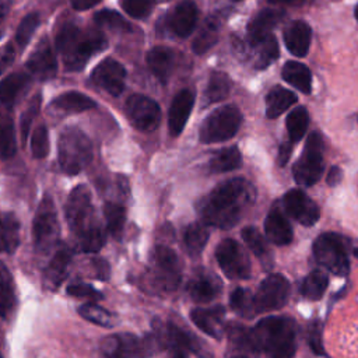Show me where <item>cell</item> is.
<instances>
[{
	"label": "cell",
	"mask_w": 358,
	"mask_h": 358,
	"mask_svg": "<svg viewBox=\"0 0 358 358\" xmlns=\"http://www.w3.org/2000/svg\"><path fill=\"white\" fill-rule=\"evenodd\" d=\"M323 166V140L317 131H313L309 134L303 152L294 165V179L301 186H312L320 179Z\"/></svg>",
	"instance_id": "obj_9"
},
{
	"label": "cell",
	"mask_w": 358,
	"mask_h": 358,
	"mask_svg": "<svg viewBox=\"0 0 358 358\" xmlns=\"http://www.w3.org/2000/svg\"><path fill=\"white\" fill-rule=\"evenodd\" d=\"M285 211L305 227H312L319 220V208L316 203L299 189H291L284 196Z\"/></svg>",
	"instance_id": "obj_15"
},
{
	"label": "cell",
	"mask_w": 358,
	"mask_h": 358,
	"mask_svg": "<svg viewBox=\"0 0 358 358\" xmlns=\"http://www.w3.org/2000/svg\"><path fill=\"white\" fill-rule=\"evenodd\" d=\"M249 352H263L274 358L292 357L296 350V326L288 317L268 316L248 333Z\"/></svg>",
	"instance_id": "obj_3"
},
{
	"label": "cell",
	"mask_w": 358,
	"mask_h": 358,
	"mask_svg": "<svg viewBox=\"0 0 358 358\" xmlns=\"http://www.w3.org/2000/svg\"><path fill=\"white\" fill-rule=\"evenodd\" d=\"M14 57H15V49L13 43H7L0 49V74L8 66H11V63L14 62Z\"/></svg>",
	"instance_id": "obj_54"
},
{
	"label": "cell",
	"mask_w": 358,
	"mask_h": 358,
	"mask_svg": "<svg viewBox=\"0 0 358 358\" xmlns=\"http://www.w3.org/2000/svg\"><path fill=\"white\" fill-rule=\"evenodd\" d=\"M231 87H232L231 78L225 73L214 71V73H211V76L208 78V84H207L204 96L208 103L224 101L229 95Z\"/></svg>",
	"instance_id": "obj_37"
},
{
	"label": "cell",
	"mask_w": 358,
	"mask_h": 358,
	"mask_svg": "<svg viewBox=\"0 0 358 358\" xmlns=\"http://www.w3.org/2000/svg\"><path fill=\"white\" fill-rule=\"evenodd\" d=\"M218 39V24L214 20L204 22L203 28L199 31L196 39L193 41V50L197 55L207 52Z\"/></svg>",
	"instance_id": "obj_45"
},
{
	"label": "cell",
	"mask_w": 358,
	"mask_h": 358,
	"mask_svg": "<svg viewBox=\"0 0 358 358\" xmlns=\"http://www.w3.org/2000/svg\"><path fill=\"white\" fill-rule=\"evenodd\" d=\"M101 350L108 357H134L143 354L140 341L131 334H116L102 341Z\"/></svg>",
	"instance_id": "obj_25"
},
{
	"label": "cell",
	"mask_w": 358,
	"mask_h": 358,
	"mask_svg": "<svg viewBox=\"0 0 358 358\" xmlns=\"http://www.w3.org/2000/svg\"><path fill=\"white\" fill-rule=\"evenodd\" d=\"M253 48L257 49L256 52V62L255 66L257 69H266L278 57V45L275 38L270 34L262 42L255 45Z\"/></svg>",
	"instance_id": "obj_44"
},
{
	"label": "cell",
	"mask_w": 358,
	"mask_h": 358,
	"mask_svg": "<svg viewBox=\"0 0 358 358\" xmlns=\"http://www.w3.org/2000/svg\"><path fill=\"white\" fill-rule=\"evenodd\" d=\"M231 308L243 317H253L256 312L255 298L246 288H236L229 298Z\"/></svg>",
	"instance_id": "obj_43"
},
{
	"label": "cell",
	"mask_w": 358,
	"mask_h": 358,
	"mask_svg": "<svg viewBox=\"0 0 358 358\" xmlns=\"http://www.w3.org/2000/svg\"><path fill=\"white\" fill-rule=\"evenodd\" d=\"M208 241V229L207 224L192 222L183 231V242L187 252L192 256H197L204 249Z\"/></svg>",
	"instance_id": "obj_36"
},
{
	"label": "cell",
	"mask_w": 358,
	"mask_h": 358,
	"mask_svg": "<svg viewBox=\"0 0 358 358\" xmlns=\"http://www.w3.org/2000/svg\"><path fill=\"white\" fill-rule=\"evenodd\" d=\"M242 115L234 105H225L213 110L201 123L199 137L201 143L213 144L232 138L241 127Z\"/></svg>",
	"instance_id": "obj_5"
},
{
	"label": "cell",
	"mask_w": 358,
	"mask_h": 358,
	"mask_svg": "<svg viewBox=\"0 0 358 358\" xmlns=\"http://www.w3.org/2000/svg\"><path fill=\"white\" fill-rule=\"evenodd\" d=\"M31 77L24 73H13L0 81V102L11 108L18 96L29 87Z\"/></svg>",
	"instance_id": "obj_28"
},
{
	"label": "cell",
	"mask_w": 358,
	"mask_h": 358,
	"mask_svg": "<svg viewBox=\"0 0 358 358\" xmlns=\"http://www.w3.org/2000/svg\"><path fill=\"white\" fill-rule=\"evenodd\" d=\"M187 292L194 302L206 303L220 294V282L210 273H199L187 284Z\"/></svg>",
	"instance_id": "obj_26"
},
{
	"label": "cell",
	"mask_w": 358,
	"mask_h": 358,
	"mask_svg": "<svg viewBox=\"0 0 358 358\" xmlns=\"http://www.w3.org/2000/svg\"><path fill=\"white\" fill-rule=\"evenodd\" d=\"M15 154V133L10 117L0 122V158L7 159Z\"/></svg>",
	"instance_id": "obj_47"
},
{
	"label": "cell",
	"mask_w": 358,
	"mask_h": 358,
	"mask_svg": "<svg viewBox=\"0 0 358 358\" xmlns=\"http://www.w3.org/2000/svg\"><path fill=\"white\" fill-rule=\"evenodd\" d=\"M41 101H42L41 94H36L35 96H32L31 101L28 102L25 110L21 115V137H22V143L27 141V137H28L29 130H31V124H32L34 119L36 117V115L39 112Z\"/></svg>",
	"instance_id": "obj_50"
},
{
	"label": "cell",
	"mask_w": 358,
	"mask_h": 358,
	"mask_svg": "<svg viewBox=\"0 0 358 358\" xmlns=\"http://www.w3.org/2000/svg\"><path fill=\"white\" fill-rule=\"evenodd\" d=\"M101 0H70L71 6L78 10V11H84L88 8H92L94 6H96Z\"/></svg>",
	"instance_id": "obj_58"
},
{
	"label": "cell",
	"mask_w": 358,
	"mask_h": 358,
	"mask_svg": "<svg viewBox=\"0 0 358 358\" xmlns=\"http://www.w3.org/2000/svg\"><path fill=\"white\" fill-rule=\"evenodd\" d=\"M31 151H32L34 158L42 159V158L48 157V154H49V133H48L46 126L41 124L34 130L32 138H31Z\"/></svg>",
	"instance_id": "obj_49"
},
{
	"label": "cell",
	"mask_w": 358,
	"mask_h": 358,
	"mask_svg": "<svg viewBox=\"0 0 358 358\" xmlns=\"http://www.w3.org/2000/svg\"><path fill=\"white\" fill-rule=\"evenodd\" d=\"M11 8V0H0V22L6 18Z\"/></svg>",
	"instance_id": "obj_59"
},
{
	"label": "cell",
	"mask_w": 358,
	"mask_h": 358,
	"mask_svg": "<svg viewBox=\"0 0 358 358\" xmlns=\"http://www.w3.org/2000/svg\"><path fill=\"white\" fill-rule=\"evenodd\" d=\"M224 315L225 310L222 306L208 309L197 308L190 312V319L203 333L218 338L224 331Z\"/></svg>",
	"instance_id": "obj_21"
},
{
	"label": "cell",
	"mask_w": 358,
	"mask_h": 358,
	"mask_svg": "<svg viewBox=\"0 0 358 358\" xmlns=\"http://www.w3.org/2000/svg\"><path fill=\"white\" fill-rule=\"evenodd\" d=\"M264 232L266 236L278 246H285L292 241V228L288 222V220L284 217V214L273 208L268 211L266 220H264Z\"/></svg>",
	"instance_id": "obj_24"
},
{
	"label": "cell",
	"mask_w": 358,
	"mask_h": 358,
	"mask_svg": "<svg viewBox=\"0 0 358 358\" xmlns=\"http://www.w3.org/2000/svg\"><path fill=\"white\" fill-rule=\"evenodd\" d=\"M76 246L80 252L84 253H95L101 250V248L105 245L106 236L103 229L96 224L77 235H74Z\"/></svg>",
	"instance_id": "obj_38"
},
{
	"label": "cell",
	"mask_w": 358,
	"mask_h": 358,
	"mask_svg": "<svg viewBox=\"0 0 358 358\" xmlns=\"http://www.w3.org/2000/svg\"><path fill=\"white\" fill-rule=\"evenodd\" d=\"M329 280L327 275L324 273H322L320 270H315L312 273H309L305 280L301 284V294L310 299V301H317L323 296L326 288H327Z\"/></svg>",
	"instance_id": "obj_39"
},
{
	"label": "cell",
	"mask_w": 358,
	"mask_h": 358,
	"mask_svg": "<svg viewBox=\"0 0 358 358\" xmlns=\"http://www.w3.org/2000/svg\"><path fill=\"white\" fill-rule=\"evenodd\" d=\"M289 295V282L281 274H270L266 277L253 295L257 313L270 312L282 308Z\"/></svg>",
	"instance_id": "obj_12"
},
{
	"label": "cell",
	"mask_w": 358,
	"mask_h": 358,
	"mask_svg": "<svg viewBox=\"0 0 358 358\" xmlns=\"http://www.w3.org/2000/svg\"><path fill=\"white\" fill-rule=\"evenodd\" d=\"M67 294L77 296V298H85L88 301H99L103 298V295L96 291L94 287L88 285V284H73L70 287H67Z\"/></svg>",
	"instance_id": "obj_52"
},
{
	"label": "cell",
	"mask_w": 358,
	"mask_h": 358,
	"mask_svg": "<svg viewBox=\"0 0 358 358\" xmlns=\"http://www.w3.org/2000/svg\"><path fill=\"white\" fill-rule=\"evenodd\" d=\"M215 257L227 277L234 280H246L250 277V262L236 241H221L215 249Z\"/></svg>",
	"instance_id": "obj_11"
},
{
	"label": "cell",
	"mask_w": 358,
	"mask_h": 358,
	"mask_svg": "<svg viewBox=\"0 0 358 358\" xmlns=\"http://www.w3.org/2000/svg\"><path fill=\"white\" fill-rule=\"evenodd\" d=\"M151 282L155 288L166 292L175 291L182 280L180 264L176 253L165 246H155L151 257V271H150Z\"/></svg>",
	"instance_id": "obj_7"
},
{
	"label": "cell",
	"mask_w": 358,
	"mask_h": 358,
	"mask_svg": "<svg viewBox=\"0 0 358 358\" xmlns=\"http://www.w3.org/2000/svg\"><path fill=\"white\" fill-rule=\"evenodd\" d=\"M39 22H41L39 13H29L21 20L15 32V42L21 49H24L29 43Z\"/></svg>",
	"instance_id": "obj_48"
},
{
	"label": "cell",
	"mask_w": 358,
	"mask_h": 358,
	"mask_svg": "<svg viewBox=\"0 0 358 358\" xmlns=\"http://www.w3.org/2000/svg\"><path fill=\"white\" fill-rule=\"evenodd\" d=\"M313 256L316 262L334 275H347L350 271V260L345 245L340 235L324 232L316 238L313 243Z\"/></svg>",
	"instance_id": "obj_6"
},
{
	"label": "cell",
	"mask_w": 358,
	"mask_h": 358,
	"mask_svg": "<svg viewBox=\"0 0 358 358\" xmlns=\"http://www.w3.org/2000/svg\"><path fill=\"white\" fill-rule=\"evenodd\" d=\"M155 334L162 348L175 357H187L194 352V344L190 336L173 323L155 326Z\"/></svg>",
	"instance_id": "obj_16"
},
{
	"label": "cell",
	"mask_w": 358,
	"mask_h": 358,
	"mask_svg": "<svg viewBox=\"0 0 358 358\" xmlns=\"http://www.w3.org/2000/svg\"><path fill=\"white\" fill-rule=\"evenodd\" d=\"M91 80L95 85L106 91L108 94L117 96L124 88L126 69L115 59L102 60L92 71Z\"/></svg>",
	"instance_id": "obj_14"
},
{
	"label": "cell",
	"mask_w": 358,
	"mask_h": 358,
	"mask_svg": "<svg viewBox=\"0 0 358 358\" xmlns=\"http://www.w3.org/2000/svg\"><path fill=\"white\" fill-rule=\"evenodd\" d=\"M157 1H168V0H157Z\"/></svg>",
	"instance_id": "obj_62"
},
{
	"label": "cell",
	"mask_w": 358,
	"mask_h": 358,
	"mask_svg": "<svg viewBox=\"0 0 358 358\" xmlns=\"http://www.w3.org/2000/svg\"><path fill=\"white\" fill-rule=\"evenodd\" d=\"M64 211L73 235L98 224L94 218L91 192L85 185H78L70 192Z\"/></svg>",
	"instance_id": "obj_10"
},
{
	"label": "cell",
	"mask_w": 358,
	"mask_h": 358,
	"mask_svg": "<svg viewBox=\"0 0 358 358\" xmlns=\"http://www.w3.org/2000/svg\"><path fill=\"white\" fill-rule=\"evenodd\" d=\"M197 15H199V11L193 1L185 0L179 3L169 20L171 31L179 38L189 36L196 27Z\"/></svg>",
	"instance_id": "obj_22"
},
{
	"label": "cell",
	"mask_w": 358,
	"mask_h": 358,
	"mask_svg": "<svg viewBox=\"0 0 358 358\" xmlns=\"http://www.w3.org/2000/svg\"><path fill=\"white\" fill-rule=\"evenodd\" d=\"M354 14H355V18H357V21H358V4H357V7H355V11H354Z\"/></svg>",
	"instance_id": "obj_61"
},
{
	"label": "cell",
	"mask_w": 358,
	"mask_h": 358,
	"mask_svg": "<svg viewBox=\"0 0 358 358\" xmlns=\"http://www.w3.org/2000/svg\"><path fill=\"white\" fill-rule=\"evenodd\" d=\"M255 200L253 186L243 178H234L218 185L199 206L204 224L228 229L242 217Z\"/></svg>",
	"instance_id": "obj_1"
},
{
	"label": "cell",
	"mask_w": 358,
	"mask_h": 358,
	"mask_svg": "<svg viewBox=\"0 0 358 358\" xmlns=\"http://www.w3.org/2000/svg\"><path fill=\"white\" fill-rule=\"evenodd\" d=\"M103 214H105L106 227H108L109 234L115 238H119L123 232L124 222H126L124 207L117 203H113V201H106L103 206Z\"/></svg>",
	"instance_id": "obj_41"
},
{
	"label": "cell",
	"mask_w": 358,
	"mask_h": 358,
	"mask_svg": "<svg viewBox=\"0 0 358 358\" xmlns=\"http://www.w3.org/2000/svg\"><path fill=\"white\" fill-rule=\"evenodd\" d=\"M78 313L88 322H92L98 326L103 327H112L116 323V317L109 310L98 306L96 303H84L78 308Z\"/></svg>",
	"instance_id": "obj_42"
},
{
	"label": "cell",
	"mask_w": 358,
	"mask_h": 358,
	"mask_svg": "<svg viewBox=\"0 0 358 358\" xmlns=\"http://www.w3.org/2000/svg\"><path fill=\"white\" fill-rule=\"evenodd\" d=\"M15 291L13 278L7 268L0 263V317L8 319L15 308Z\"/></svg>",
	"instance_id": "obj_34"
},
{
	"label": "cell",
	"mask_w": 358,
	"mask_h": 358,
	"mask_svg": "<svg viewBox=\"0 0 358 358\" xmlns=\"http://www.w3.org/2000/svg\"><path fill=\"white\" fill-rule=\"evenodd\" d=\"M92 159V144L77 127H67L59 137V164L64 173H80Z\"/></svg>",
	"instance_id": "obj_4"
},
{
	"label": "cell",
	"mask_w": 358,
	"mask_h": 358,
	"mask_svg": "<svg viewBox=\"0 0 358 358\" xmlns=\"http://www.w3.org/2000/svg\"><path fill=\"white\" fill-rule=\"evenodd\" d=\"M242 239L248 245V248L253 252V255L266 266L270 267L273 264L271 255L268 246L260 234V231L255 227H246L242 229Z\"/></svg>",
	"instance_id": "obj_33"
},
{
	"label": "cell",
	"mask_w": 358,
	"mask_h": 358,
	"mask_svg": "<svg viewBox=\"0 0 358 358\" xmlns=\"http://www.w3.org/2000/svg\"><path fill=\"white\" fill-rule=\"evenodd\" d=\"M242 165V155L236 147H228L218 151L208 162V169L213 173H224L234 171Z\"/></svg>",
	"instance_id": "obj_35"
},
{
	"label": "cell",
	"mask_w": 358,
	"mask_h": 358,
	"mask_svg": "<svg viewBox=\"0 0 358 358\" xmlns=\"http://www.w3.org/2000/svg\"><path fill=\"white\" fill-rule=\"evenodd\" d=\"M147 64L161 83H166L173 67V52L165 46H155L147 53Z\"/></svg>",
	"instance_id": "obj_27"
},
{
	"label": "cell",
	"mask_w": 358,
	"mask_h": 358,
	"mask_svg": "<svg viewBox=\"0 0 358 358\" xmlns=\"http://www.w3.org/2000/svg\"><path fill=\"white\" fill-rule=\"evenodd\" d=\"M52 105L64 112H83L96 106L92 98L77 91H69V92L60 94L53 99Z\"/></svg>",
	"instance_id": "obj_32"
},
{
	"label": "cell",
	"mask_w": 358,
	"mask_h": 358,
	"mask_svg": "<svg viewBox=\"0 0 358 358\" xmlns=\"http://www.w3.org/2000/svg\"><path fill=\"white\" fill-rule=\"evenodd\" d=\"M28 71L38 80H50L57 71L56 56L48 38H42L27 60Z\"/></svg>",
	"instance_id": "obj_17"
},
{
	"label": "cell",
	"mask_w": 358,
	"mask_h": 358,
	"mask_svg": "<svg viewBox=\"0 0 358 358\" xmlns=\"http://www.w3.org/2000/svg\"><path fill=\"white\" fill-rule=\"evenodd\" d=\"M312 31L310 27L303 21L291 22L284 31V42L289 53L296 57H303L310 46Z\"/></svg>",
	"instance_id": "obj_23"
},
{
	"label": "cell",
	"mask_w": 358,
	"mask_h": 358,
	"mask_svg": "<svg viewBox=\"0 0 358 358\" xmlns=\"http://www.w3.org/2000/svg\"><path fill=\"white\" fill-rule=\"evenodd\" d=\"M194 105V95L189 90H182L179 91L171 103L169 108V115H168V126H169V133L172 136H179L185 126L186 122L190 116V112Z\"/></svg>",
	"instance_id": "obj_18"
},
{
	"label": "cell",
	"mask_w": 358,
	"mask_h": 358,
	"mask_svg": "<svg viewBox=\"0 0 358 358\" xmlns=\"http://www.w3.org/2000/svg\"><path fill=\"white\" fill-rule=\"evenodd\" d=\"M71 263V250L66 246H62L49 262L43 271V287L46 289H56L64 281L69 274V267Z\"/></svg>",
	"instance_id": "obj_20"
},
{
	"label": "cell",
	"mask_w": 358,
	"mask_h": 358,
	"mask_svg": "<svg viewBox=\"0 0 358 358\" xmlns=\"http://www.w3.org/2000/svg\"><path fill=\"white\" fill-rule=\"evenodd\" d=\"M32 234L35 249L39 253H48L59 239L60 227L53 200L49 194H45L38 206L34 218Z\"/></svg>",
	"instance_id": "obj_8"
},
{
	"label": "cell",
	"mask_w": 358,
	"mask_h": 358,
	"mask_svg": "<svg viewBox=\"0 0 358 358\" xmlns=\"http://www.w3.org/2000/svg\"><path fill=\"white\" fill-rule=\"evenodd\" d=\"M284 11L278 8H266L260 11L248 27V41L250 46L257 45L271 34V29L282 20Z\"/></svg>",
	"instance_id": "obj_19"
},
{
	"label": "cell",
	"mask_w": 358,
	"mask_h": 358,
	"mask_svg": "<svg viewBox=\"0 0 358 358\" xmlns=\"http://www.w3.org/2000/svg\"><path fill=\"white\" fill-rule=\"evenodd\" d=\"M308 122H309V115L303 106H296L288 113L285 123H287L289 141L296 143L305 136L308 129Z\"/></svg>",
	"instance_id": "obj_40"
},
{
	"label": "cell",
	"mask_w": 358,
	"mask_h": 358,
	"mask_svg": "<svg viewBox=\"0 0 358 358\" xmlns=\"http://www.w3.org/2000/svg\"><path fill=\"white\" fill-rule=\"evenodd\" d=\"M0 36H1V32H0Z\"/></svg>",
	"instance_id": "obj_63"
},
{
	"label": "cell",
	"mask_w": 358,
	"mask_h": 358,
	"mask_svg": "<svg viewBox=\"0 0 358 358\" xmlns=\"http://www.w3.org/2000/svg\"><path fill=\"white\" fill-rule=\"evenodd\" d=\"M106 46V36L98 28L83 29L73 22H66L56 34V49L69 71L83 70L87 62Z\"/></svg>",
	"instance_id": "obj_2"
},
{
	"label": "cell",
	"mask_w": 358,
	"mask_h": 358,
	"mask_svg": "<svg viewBox=\"0 0 358 358\" xmlns=\"http://www.w3.org/2000/svg\"><path fill=\"white\" fill-rule=\"evenodd\" d=\"M296 102V95L284 87H274L266 96V115L268 119L278 117Z\"/></svg>",
	"instance_id": "obj_30"
},
{
	"label": "cell",
	"mask_w": 358,
	"mask_h": 358,
	"mask_svg": "<svg viewBox=\"0 0 358 358\" xmlns=\"http://www.w3.org/2000/svg\"><path fill=\"white\" fill-rule=\"evenodd\" d=\"M94 268H95V274L98 278L106 281L109 278L110 270H109V264L106 263V260L103 259H95L94 260Z\"/></svg>",
	"instance_id": "obj_55"
},
{
	"label": "cell",
	"mask_w": 358,
	"mask_h": 358,
	"mask_svg": "<svg viewBox=\"0 0 358 358\" xmlns=\"http://www.w3.org/2000/svg\"><path fill=\"white\" fill-rule=\"evenodd\" d=\"M282 78L292 85L294 88L299 90L303 94H309L310 92V87H312V74L310 70L299 63V62H287L282 67Z\"/></svg>",
	"instance_id": "obj_31"
},
{
	"label": "cell",
	"mask_w": 358,
	"mask_h": 358,
	"mask_svg": "<svg viewBox=\"0 0 358 358\" xmlns=\"http://www.w3.org/2000/svg\"><path fill=\"white\" fill-rule=\"evenodd\" d=\"M122 8L133 18H145L152 11L151 0H122Z\"/></svg>",
	"instance_id": "obj_51"
},
{
	"label": "cell",
	"mask_w": 358,
	"mask_h": 358,
	"mask_svg": "<svg viewBox=\"0 0 358 358\" xmlns=\"http://www.w3.org/2000/svg\"><path fill=\"white\" fill-rule=\"evenodd\" d=\"M270 4H288V6H302L303 0H268Z\"/></svg>",
	"instance_id": "obj_60"
},
{
	"label": "cell",
	"mask_w": 358,
	"mask_h": 358,
	"mask_svg": "<svg viewBox=\"0 0 358 358\" xmlns=\"http://www.w3.org/2000/svg\"><path fill=\"white\" fill-rule=\"evenodd\" d=\"M126 113L131 124L140 131H152L161 122L159 105L141 94H134L127 98Z\"/></svg>",
	"instance_id": "obj_13"
},
{
	"label": "cell",
	"mask_w": 358,
	"mask_h": 358,
	"mask_svg": "<svg viewBox=\"0 0 358 358\" xmlns=\"http://www.w3.org/2000/svg\"><path fill=\"white\" fill-rule=\"evenodd\" d=\"M94 21L98 27L109 28L113 31L127 32L131 29L129 21H126L117 11L115 10H101L94 14Z\"/></svg>",
	"instance_id": "obj_46"
},
{
	"label": "cell",
	"mask_w": 358,
	"mask_h": 358,
	"mask_svg": "<svg viewBox=\"0 0 358 358\" xmlns=\"http://www.w3.org/2000/svg\"><path fill=\"white\" fill-rule=\"evenodd\" d=\"M308 343L312 348V351L317 355H326L323 350V343H322V329L319 323H312L309 329V336H308Z\"/></svg>",
	"instance_id": "obj_53"
},
{
	"label": "cell",
	"mask_w": 358,
	"mask_h": 358,
	"mask_svg": "<svg viewBox=\"0 0 358 358\" xmlns=\"http://www.w3.org/2000/svg\"><path fill=\"white\" fill-rule=\"evenodd\" d=\"M341 178H343L341 169L338 166H331L329 171V175H327V185L337 186L341 182Z\"/></svg>",
	"instance_id": "obj_57"
},
{
	"label": "cell",
	"mask_w": 358,
	"mask_h": 358,
	"mask_svg": "<svg viewBox=\"0 0 358 358\" xmlns=\"http://www.w3.org/2000/svg\"><path fill=\"white\" fill-rule=\"evenodd\" d=\"M20 245V221L13 213H0V252L13 253Z\"/></svg>",
	"instance_id": "obj_29"
},
{
	"label": "cell",
	"mask_w": 358,
	"mask_h": 358,
	"mask_svg": "<svg viewBox=\"0 0 358 358\" xmlns=\"http://www.w3.org/2000/svg\"><path fill=\"white\" fill-rule=\"evenodd\" d=\"M292 144H294L292 141H287V143L281 144L280 151H278V159H277L280 166H284L288 162L291 152H292Z\"/></svg>",
	"instance_id": "obj_56"
}]
</instances>
